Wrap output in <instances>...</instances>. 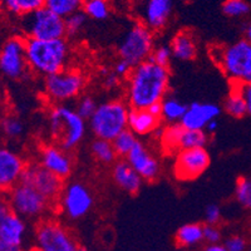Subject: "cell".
Here are the masks:
<instances>
[{
    "instance_id": "obj_43",
    "label": "cell",
    "mask_w": 251,
    "mask_h": 251,
    "mask_svg": "<svg viewBox=\"0 0 251 251\" xmlns=\"http://www.w3.org/2000/svg\"><path fill=\"white\" fill-rule=\"evenodd\" d=\"M100 78H102V84L107 91H112L121 86V78L114 73L112 69L103 68L100 69Z\"/></svg>"
},
{
    "instance_id": "obj_26",
    "label": "cell",
    "mask_w": 251,
    "mask_h": 251,
    "mask_svg": "<svg viewBox=\"0 0 251 251\" xmlns=\"http://www.w3.org/2000/svg\"><path fill=\"white\" fill-rule=\"evenodd\" d=\"M223 111L235 118V120H241V118L248 116V108H246V103L244 100L241 91L239 86H231L226 96L225 100L223 104Z\"/></svg>"
},
{
    "instance_id": "obj_18",
    "label": "cell",
    "mask_w": 251,
    "mask_h": 251,
    "mask_svg": "<svg viewBox=\"0 0 251 251\" xmlns=\"http://www.w3.org/2000/svg\"><path fill=\"white\" fill-rule=\"evenodd\" d=\"M223 112V107L212 102H194L187 106L185 116L180 125L186 129L205 131L206 126L217 120Z\"/></svg>"
},
{
    "instance_id": "obj_15",
    "label": "cell",
    "mask_w": 251,
    "mask_h": 251,
    "mask_svg": "<svg viewBox=\"0 0 251 251\" xmlns=\"http://www.w3.org/2000/svg\"><path fill=\"white\" fill-rule=\"evenodd\" d=\"M26 166L28 163L19 152L5 143H0V195L10 192L22 182Z\"/></svg>"
},
{
    "instance_id": "obj_41",
    "label": "cell",
    "mask_w": 251,
    "mask_h": 251,
    "mask_svg": "<svg viewBox=\"0 0 251 251\" xmlns=\"http://www.w3.org/2000/svg\"><path fill=\"white\" fill-rule=\"evenodd\" d=\"M223 231L220 226L216 225H203V243L207 245L223 243Z\"/></svg>"
},
{
    "instance_id": "obj_10",
    "label": "cell",
    "mask_w": 251,
    "mask_h": 251,
    "mask_svg": "<svg viewBox=\"0 0 251 251\" xmlns=\"http://www.w3.org/2000/svg\"><path fill=\"white\" fill-rule=\"evenodd\" d=\"M9 203L12 211L24 220H43L51 210H57L55 205L35 188L20 182L9 192Z\"/></svg>"
},
{
    "instance_id": "obj_8",
    "label": "cell",
    "mask_w": 251,
    "mask_h": 251,
    "mask_svg": "<svg viewBox=\"0 0 251 251\" xmlns=\"http://www.w3.org/2000/svg\"><path fill=\"white\" fill-rule=\"evenodd\" d=\"M35 251H78L77 236L57 219H43L34 231Z\"/></svg>"
},
{
    "instance_id": "obj_39",
    "label": "cell",
    "mask_w": 251,
    "mask_h": 251,
    "mask_svg": "<svg viewBox=\"0 0 251 251\" xmlns=\"http://www.w3.org/2000/svg\"><path fill=\"white\" fill-rule=\"evenodd\" d=\"M150 59H152L154 63H157L158 66L170 68V64H171L172 59H174L171 48H170V46H167V44L156 46L154 47L153 51H152V55Z\"/></svg>"
},
{
    "instance_id": "obj_17",
    "label": "cell",
    "mask_w": 251,
    "mask_h": 251,
    "mask_svg": "<svg viewBox=\"0 0 251 251\" xmlns=\"http://www.w3.org/2000/svg\"><path fill=\"white\" fill-rule=\"evenodd\" d=\"M125 160H127L145 182H154L160 178L162 172L160 158L149 146H146L141 141Z\"/></svg>"
},
{
    "instance_id": "obj_11",
    "label": "cell",
    "mask_w": 251,
    "mask_h": 251,
    "mask_svg": "<svg viewBox=\"0 0 251 251\" xmlns=\"http://www.w3.org/2000/svg\"><path fill=\"white\" fill-rule=\"evenodd\" d=\"M93 205L94 196L88 185L82 181H71L64 185L57 202V210L66 219L77 221L86 217L92 211Z\"/></svg>"
},
{
    "instance_id": "obj_3",
    "label": "cell",
    "mask_w": 251,
    "mask_h": 251,
    "mask_svg": "<svg viewBox=\"0 0 251 251\" xmlns=\"http://www.w3.org/2000/svg\"><path fill=\"white\" fill-rule=\"evenodd\" d=\"M47 123L51 142L66 151H75L86 137L87 121L69 104H53L48 111Z\"/></svg>"
},
{
    "instance_id": "obj_42",
    "label": "cell",
    "mask_w": 251,
    "mask_h": 251,
    "mask_svg": "<svg viewBox=\"0 0 251 251\" xmlns=\"http://www.w3.org/2000/svg\"><path fill=\"white\" fill-rule=\"evenodd\" d=\"M223 220V210L217 203H210L205 208V225H216Z\"/></svg>"
},
{
    "instance_id": "obj_36",
    "label": "cell",
    "mask_w": 251,
    "mask_h": 251,
    "mask_svg": "<svg viewBox=\"0 0 251 251\" xmlns=\"http://www.w3.org/2000/svg\"><path fill=\"white\" fill-rule=\"evenodd\" d=\"M224 15L231 19L248 17L251 13V5L248 0H225L221 5Z\"/></svg>"
},
{
    "instance_id": "obj_24",
    "label": "cell",
    "mask_w": 251,
    "mask_h": 251,
    "mask_svg": "<svg viewBox=\"0 0 251 251\" xmlns=\"http://www.w3.org/2000/svg\"><path fill=\"white\" fill-rule=\"evenodd\" d=\"M183 127L177 123V125H166L165 127H161L153 137L156 138L158 145H160L161 151L167 156H176L181 151V137H182Z\"/></svg>"
},
{
    "instance_id": "obj_14",
    "label": "cell",
    "mask_w": 251,
    "mask_h": 251,
    "mask_svg": "<svg viewBox=\"0 0 251 251\" xmlns=\"http://www.w3.org/2000/svg\"><path fill=\"white\" fill-rule=\"evenodd\" d=\"M22 182L35 188L49 201L54 203L55 207L66 185V181L59 178L57 175L51 174L38 162L28 163L22 177Z\"/></svg>"
},
{
    "instance_id": "obj_25",
    "label": "cell",
    "mask_w": 251,
    "mask_h": 251,
    "mask_svg": "<svg viewBox=\"0 0 251 251\" xmlns=\"http://www.w3.org/2000/svg\"><path fill=\"white\" fill-rule=\"evenodd\" d=\"M175 241L180 249L200 245L203 241V225L200 223L185 224L175 234Z\"/></svg>"
},
{
    "instance_id": "obj_27",
    "label": "cell",
    "mask_w": 251,
    "mask_h": 251,
    "mask_svg": "<svg viewBox=\"0 0 251 251\" xmlns=\"http://www.w3.org/2000/svg\"><path fill=\"white\" fill-rule=\"evenodd\" d=\"M89 152H91L93 160L103 166H112L118 160L112 141L94 138L89 146Z\"/></svg>"
},
{
    "instance_id": "obj_46",
    "label": "cell",
    "mask_w": 251,
    "mask_h": 251,
    "mask_svg": "<svg viewBox=\"0 0 251 251\" xmlns=\"http://www.w3.org/2000/svg\"><path fill=\"white\" fill-rule=\"evenodd\" d=\"M12 211V207H10V203L6 197H4L3 195H0V221L3 219H5Z\"/></svg>"
},
{
    "instance_id": "obj_56",
    "label": "cell",
    "mask_w": 251,
    "mask_h": 251,
    "mask_svg": "<svg viewBox=\"0 0 251 251\" xmlns=\"http://www.w3.org/2000/svg\"><path fill=\"white\" fill-rule=\"evenodd\" d=\"M15 251H22V250H15Z\"/></svg>"
},
{
    "instance_id": "obj_38",
    "label": "cell",
    "mask_w": 251,
    "mask_h": 251,
    "mask_svg": "<svg viewBox=\"0 0 251 251\" xmlns=\"http://www.w3.org/2000/svg\"><path fill=\"white\" fill-rule=\"evenodd\" d=\"M97 102H96V100L92 96H89V94H83V96H80L75 100V109L77 111V113L79 114L80 117L84 118L88 122L89 118L93 116V113L97 109Z\"/></svg>"
},
{
    "instance_id": "obj_50",
    "label": "cell",
    "mask_w": 251,
    "mask_h": 251,
    "mask_svg": "<svg viewBox=\"0 0 251 251\" xmlns=\"http://www.w3.org/2000/svg\"><path fill=\"white\" fill-rule=\"evenodd\" d=\"M203 251H227V249L224 246V244H215V245H206Z\"/></svg>"
},
{
    "instance_id": "obj_30",
    "label": "cell",
    "mask_w": 251,
    "mask_h": 251,
    "mask_svg": "<svg viewBox=\"0 0 251 251\" xmlns=\"http://www.w3.org/2000/svg\"><path fill=\"white\" fill-rule=\"evenodd\" d=\"M82 12L88 17V19L98 22L108 19L112 12L111 0H84Z\"/></svg>"
},
{
    "instance_id": "obj_5",
    "label": "cell",
    "mask_w": 251,
    "mask_h": 251,
    "mask_svg": "<svg viewBox=\"0 0 251 251\" xmlns=\"http://www.w3.org/2000/svg\"><path fill=\"white\" fill-rule=\"evenodd\" d=\"M129 109L127 102L121 98L98 103L97 109L88 120V128L96 138L113 141L128 128Z\"/></svg>"
},
{
    "instance_id": "obj_34",
    "label": "cell",
    "mask_w": 251,
    "mask_h": 251,
    "mask_svg": "<svg viewBox=\"0 0 251 251\" xmlns=\"http://www.w3.org/2000/svg\"><path fill=\"white\" fill-rule=\"evenodd\" d=\"M0 132L6 140H17L24 133V123L15 114H6L0 123Z\"/></svg>"
},
{
    "instance_id": "obj_2",
    "label": "cell",
    "mask_w": 251,
    "mask_h": 251,
    "mask_svg": "<svg viewBox=\"0 0 251 251\" xmlns=\"http://www.w3.org/2000/svg\"><path fill=\"white\" fill-rule=\"evenodd\" d=\"M25 53L30 73L46 78L68 68L72 48L67 38L53 40L25 38Z\"/></svg>"
},
{
    "instance_id": "obj_51",
    "label": "cell",
    "mask_w": 251,
    "mask_h": 251,
    "mask_svg": "<svg viewBox=\"0 0 251 251\" xmlns=\"http://www.w3.org/2000/svg\"><path fill=\"white\" fill-rule=\"evenodd\" d=\"M0 251H15V250H12V249L9 248V246L4 243L3 240H0Z\"/></svg>"
},
{
    "instance_id": "obj_35",
    "label": "cell",
    "mask_w": 251,
    "mask_h": 251,
    "mask_svg": "<svg viewBox=\"0 0 251 251\" xmlns=\"http://www.w3.org/2000/svg\"><path fill=\"white\" fill-rule=\"evenodd\" d=\"M234 196L236 202L248 211H251V177H239L235 183Z\"/></svg>"
},
{
    "instance_id": "obj_12",
    "label": "cell",
    "mask_w": 251,
    "mask_h": 251,
    "mask_svg": "<svg viewBox=\"0 0 251 251\" xmlns=\"http://www.w3.org/2000/svg\"><path fill=\"white\" fill-rule=\"evenodd\" d=\"M0 73L10 80H20L30 73L26 60L25 37L12 35L0 47Z\"/></svg>"
},
{
    "instance_id": "obj_54",
    "label": "cell",
    "mask_w": 251,
    "mask_h": 251,
    "mask_svg": "<svg viewBox=\"0 0 251 251\" xmlns=\"http://www.w3.org/2000/svg\"><path fill=\"white\" fill-rule=\"evenodd\" d=\"M1 120H3V116H1V111H0V123H1Z\"/></svg>"
},
{
    "instance_id": "obj_32",
    "label": "cell",
    "mask_w": 251,
    "mask_h": 251,
    "mask_svg": "<svg viewBox=\"0 0 251 251\" xmlns=\"http://www.w3.org/2000/svg\"><path fill=\"white\" fill-rule=\"evenodd\" d=\"M138 142H140V140H138L137 136L132 131H129L128 128L121 132L117 137L112 141L118 158H126L131 153V151L136 147Z\"/></svg>"
},
{
    "instance_id": "obj_48",
    "label": "cell",
    "mask_w": 251,
    "mask_h": 251,
    "mask_svg": "<svg viewBox=\"0 0 251 251\" xmlns=\"http://www.w3.org/2000/svg\"><path fill=\"white\" fill-rule=\"evenodd\" d=\"M147 109L156 117L161 118V116H162V103H156V104H153V106H151Z\"/></svg>"
},
{
    "instance_id": "obj_28",
    "label": "cell",
    "mask_w": 251,
    "mask_h": 251,
    "mask_svg": "<svg viewBox=\"0 0 251 251\" xmlns=\"http://www.w3.org/2000/svg\"><path fill=\"white\" fill-rule=\"evenodd\" d=\"M161 103H162V116H161L162 122H165L166 125L181 123L187 111L188 104L174 96H167Z\"/></svg>"
},
{
    "instance_id": "obj_45",
    "label": "cell",
    "mask_w": 251,
    "mask_h": 251,
    "mask_svg": "<svg viewBox=\"0 0 251 251\" xmlns=\"http://www.w3.org/2000/svg\"><path fill=\"white\" fill-rule=\"evenodd\" d=\"M241 94H243L244 100L246 103V108H248V116L251 117V83L245 84V86H239Z\"/></svg>"
},
{
    "instance_id": "obj_23",
    "label": "cell",
    "mask_w": 251,
    "mask_h": 251,
    "mask_svg": "<svg viewBox=\"0 0 251 251\" xmlns=\"http://www.w3.org/2000/svg\"><path fill=\"white\" fill-rule=\"evenodd\" d=\"M162 120L156 117L149 109H129L128 129L136 136H153L161 128Z\"/></svg>"
},
{
    "instance_id": "obj_1",
    "label": "cell",
    "mask_w": 251,
    "mask_h": 251,
    "mask_svg": "<svg viewBox=\"0 0 251 251\" xmlns=\"http://www.w3.org/2000/svg\"><path fill=\"white\" fill-rule=\"evenodd\" d=\"M171 72L152 59L133 67L125 82V100L133 109H147L169 96Z\"/></svg>"
},
{
    "instance_id": "obj_49",
    "label": "cell",
    "mask_w": 251,
    "mask_h": 251,
    "mask_svg": "<svg viewBox=\"0 0 251 251\" xmlns=\"http://www.w3.org/2000/svg\"><path fill=\"white\" fill-rule=\"evenodd\" d=\"M217 128H219V121L214 120V121H211V122L208 123L207 126H206L205 131L207 132L208 134H212V133H215V132L217 131Z\"/></svg>"
},
{
    "instance_id": "obj_40",
    "label": "cell",
    "mask_w": 251,
    "mask_h": 251,
    "mask_svg": "<svg viewBox=\"0 0 251 251\" xmlns=\"http://www.w3.org/2000/svg\"><path fill=\"white\" fill-rule=\"evenodd\" d=\"M227 251H248L249 240L241 234L228 235L223 241Z\"/></svg>"
},
{
    "instance_id": "obj_21",
    "label": "cell",
    "mask_w": 251,
    "mask_h": 251,
    "mask_svg": "<svg viewBox=\"0 0 251 251\" xmlns=\"http://www.w3.org/2000/svg\"><path fill=\"white\" fill-rule=\"evenodd\" d=\"M172 10V0H147L143 10V23L152 31L162 30L171 19Z\"/></svg>"
},
{
    "instance_id": "obj_53",
    "label": "cell",
    "mask_w": 251,
    "mask_h": 251,
    "mask_svg": "<svg viewBox=\"0 0 251 251\" xmlns=\"http://www.w3.org/2000/svg\"><path fill=\"white\" fill-rule=\"evenodd\" d=\"M248 251H251V240L249 241V246H248Z\"/></svg>"
},
{
    "instance_id": "obj_47",
    "label": "cell",
    "mask_w": 251,
    "mask_h": 251,
    "mask_svg": "<svg viewBox=\"0 0 251 251\" xmlns=\"http://www.w3.org/2000/svg\"><path fill=\"white\" fill-rule=\"evenodd\" d=\"M243 38L245 40H248L249 43L251 44V20L244 23L243 25Z\"/></svg>"
},
{
    "instance_id": "obj_57",
    "label": "cell",
    "mask_w": 251,
    "mask_h": 251,
    "mask_svg": "<svg viewBox=\"0 0 251 251\" xmlns=\"http://www.w3.org/2000/svg\"><path fill=\"white\" fill-rule=\"evenodd\" d=\"M34 251H35V250H34Z\"/></svg>"
},
{
    "instance_id": "obj_13",
    "label": "cell",
    "mask_w": 251,
    "mask_h": 251,
    "mask_svg": "<svg viewBox=\"0 0 251 251\" xmlns=\"http://www.w3.org/2000/svg\"><path fill=\"white\" fill-rule=\"evenodd\" d=\"M211 156L206 149L182 150L175 156L172 172L176 180H196L210 167Z\"/></svg>"
},
{
    "instance_id": "obj_37",
    "label": "cell",
    "mask_w": 251,
    "mask_h": 251,
    "mask_svg": "<svg viewBox=\"0 0 251 251\" xmlns=\"http://www.w3.org/2000/svg\"><path fill=\"white\" fill-rule=\"evenodd\" d=\"M87 20H88V17H87L82 10L75 13V14L69 15L68 18H66L67 37L73 38L79 35L83 31V29L86 28Z\"/></svg>"
},
{
    "instance_id": "obj_55",
    "label": "cell",
    "mask_w": 251,
    "mask_h": 251,
    "mask_svg": "<svg viewBox=\"0 0 251 251\" xmlns=\"http://www.w3.org/2000/svg\"><path fill=\"white\" fill-rule=\"evenodd\" d=\"M0 100H1V94H0Z\"/></svg>"
},
{
    "instance_id": "obj_9",
    "label": "cell",
    "mask_w": 251,
    "mask_h": 251,
    "mask_svg": "<svg viewBox=\"0 0 251 251\" xmlns=\"http://www.w3.org/2000/svg\"><path fill=\"white\" fill-rule=\"evenodd\" d=\"M20 30L29 39L53 40L67 37L66 19L46 6L20 18Z\"/></svg>"
},
{
    "instance_id": "obj_31",
    "label": "cell",
    "mask_w": 251,
    "mask_h": 251,
    "mask_svg": "<svg viewBox=\"0 0 251 251\" xmlns=\"http://www.w3.org/2000/svg\"><path fill=\"white\" fill-rule=\"evenodd\" d=\"M84 4V0H44V6L50 12L55 13L63 19L69 15L80 12Z\"/></svg>"
},
{
    "instance_id": "obj_19",
    "label": "cell",
    "mask_w": 251,
    "mask_h": 251,
    "mask_svg": "<svg viewBox=\"0 0 251 251\" xmlns=\"http://www.w3.org/2000/svg\"><path fill=\"white\" fill-rule=\"evenodd\" d=\"M111 178L121 191L128 195H137L145 182L125 158H120L111 166Z\"/></svg>"
},
{
    "instance_id": "obj_16",
    "label": "cell",
    "mask_w": 251,
    "mask_h": 251,
    "mask_svg": "<svg viewBox=\"0 0 251 251\" xmlns=\"http://www.w3.org/2000/svg\"><path fill=\"white\" fill-rule=\"evenodd\" d=\"M38 163L51 174L57 175L63 181H67L75 170V158L72 152L66 151L54 142L40 146L38 151Z\"/></svg>"
},
{
    "instance_id": "obj_7",
    "label": "cell",
    "mask_w": 251,
    "mask_h": 251,
    "mask_svg": "<svg viewBox=\"0 0 251 251\" xmlns=\"http://www.w3.org/2000/svg\"><path fill=\"white\" fill-rule=\"evenodd\" d=\"M154 47V31L143 22H138L126 31L118 44V58L136 67L151 58Z\"/></svg>"
},
{
    "instance_id": "obj_52",
    "label": "cell",
    "mask_w": 251,
    "mask_h": 251,
    "mask_svg": "<svg viewBox=\"0 0 251 251\" xmlns=\"http://www.w3.org/2000/svg\"><path fill=\"white\" fill-rule=\"evenodd\" d=\"M78 251H92V250H89V249H87V248H82V246H80L79 250Z\"/></svg>"
},
{
    "instance_id": "obj_20",
    "label": "cell",
    "mask_w": 251,
    "mask_h": 251,
    "mask_svg": "<svg viewBox=\"0 0 251 251\" xmlns=\"http://www.w3.org/2000/svg\"><path fill=\"white\" fill-rule=\"evenodd\" d=\"M26 234V221L15 212H10L0 221V240H3L12 250H22Z\"/></svg>"
},
{
    "instance_id": "obj_6",
    "label": "cell",
    "mask_w": 251,
    "mask_h": 251,
    "mask_svg": "<svg viewBox=\"0 0 251 251\" xmlns=\"http://www.w3.org/2000/svg\"><path fill=\"white\" fill-rule=\"evenodd\" d=\"M86 87V75L77 68H66L43 79V93L51 106L77 100Z\"/></svg>"
},
{
    "instance_id": "obj_44",
    "label": "cell",
    "mask_w": 251,
    "mask_h": 251,
    "mask_svg": "<svg viewBox=\"0 0 251 251\" xmlns=\"http://www.w3.org/2000/svg\"><path fill=\"white\" fill-rule=\"evenodd\" d=\"M132 68H133V67H132L129 63H127L123 59H118L117 62L114 63L112 71H113L121 79H126V78L129 75V73H131Z\"/></svg>"
},
{
    "instance_id": "obj_33",
    "label": "cell",
    "mask_w": 251,
    "mask_h": 251,
    "mask_svg": "<svg viewBox=\"0 0 251 251\" xmlns=\"http://www.w3.org/2000/svg\"><path fill=\"white\" fill-rule=\"evenodd\" d=\"M210 141V134L206 131L183 128L181 137V151L190 149H206Z\"/></svg>"
},
{
    "instance_id": "obj_4",
    "label": "cell",
    "mask_w": 251,
    "mask_h": 251,
    "mask_svg": "<svg viewBox=\"0 0 251 251\" xmlns=\"http://www.w3.org/2000/svg\"><path fill=\"white\" fill-rule=\"evenodd\" d=\"M214 63L231 86L251 83V44L244 38L232 43L215 46L210 50Z\"/></svg>"
},
{
    "instance_id": "obj_29",
    "label": "cell",
    "mask_w": 251,
    "mask_h": 251,
    "mask_svg": "<svg viewBox=\"0 0 251 251\" xmlns=\"http://www.w3.org/2000/svg\"><path fill=\"white\" fill-rule=\"evenodd\" d=\"M0 3L6 12L20 18L44 6V0H0Z\"/></svg>"
},
{
    "instance_id": "obj_22",
    "label": "cell",
    "mask_w": 251,
    "mask_h": 251,
    "mask_svg": "<svg viewBox=\"0 0 251 251\" xmlns=\"http://www.w3.org/2000/svg\"><path fill=\"white\" fill-rule=\"evenodd\" d=\"M170 48L174 59L180 62H191L199 54V44L195 34L188 29L177 31L170 42Z\"/></svg>"
}]
</instances>
